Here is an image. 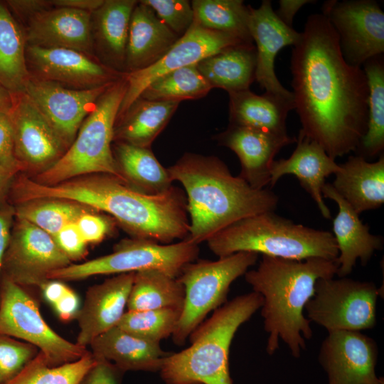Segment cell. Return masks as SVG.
I'll use <instances>...</instances> for the list:
<instances>
[{
	"mask_svg": "<svg viewBox=\"0 0 384 384\" xmlns=\"http://www.w3.org/2000/svg\"><path fill=\"white\" fill-rule=\"evenodd\" d=\"M300 131L332 159L355 151L367 129L369 89L364 70L344 58L323 14L310 15L290 59Z\"/></svg>",
	"mask_w": 384,
	"mask_h": 384,
	"instance_id": "1",
	"label": "cell"
},
{
	"mask_svg": "<svg viewBox=\"0 0 384 384\" xmlns=\"http://www.w3.org/2000/svg\"><path fill=\"white\" fill-rule=\"evenodd\" d=\"M14 193L20 203L58 198L103 211L112 215L133 238L169 244L176 239L184 240L189 231L186 197L174 186L164 193L151 195L110 174L82 176L51 186L21 176L14 184Z\"/></svg>",
	"mask_w": 384,
	"mask_h": 384,
	"instance_id": "2",
	"label": "cell"
},
{
	"mask_svg": "<svg viewBox=\"0 0 384 384\" xmlns=\"http://www.w3.org/2000/svg\"><path fill=\"white\" fill-rule=\"evenodd\" d=\"M167 171L186 194L190 225L184 240L197 245L240 220L274 211L278 204L273 191L233 176L216 156L186 153Z\"/></svg>",
	"mask_w": 384,
	"mask_h": 384,
	"instance_id": "3",
	"label": "cell"
},
{
	"mask_svg": "<svg viewBox=\"0 0 384 384\" xmlns=\"http://www.w3.org/2000/svg\"><path fill=\"white\" fill-rule=\"evenodd\" d=\"M336 260L311 257L303 260L262 255L257 267L247 270L245 281L263 298L261 316L269 334L266 351L273 355L282 340L296 358L313 336L311 321L304 315L319 279L336 275Z\"/></svg>",
	"mask_w": 384,
	"mask_h": 384,
	"instance_id": "4",
	"label": "cell"
},
{
	"mask_svg": "<svg viewBox=\"0 0 384 384\" xmlns=\"http://www.w3.org/2000/svg\"><path fill=\"white\" fill-rule=\"evenodd\" d=\"M252 292L215 309L189 335L191 346L166 357L160 375L166 384H233L229 370L230 344L239 327L261 308Z\"/></svg>",
	"mask_w": 384,
	"mask_h": 384,
	"instance_id": "5",
	"label": "cell"
},
{
	"mask_svg": "<svg viewBox=\"0 0 384 384\" xmlns=\"http://www.w3.org/2000/svg\"><path fill=\"white\" fill-rule=\"evenodd\" d=\"M206 242L219 257L239 252L296 260L311 257L336 260L338 255L332 233L295 223L274 211L240 220Z\"/></svg>",
	"mask_w": 384,
	"mask_h": 384,
	"instance_id": "6",
	"label": "cell"
},
{
	"mask_svg": "<svg viewBox=\"0 0 384 384\" xmlns=\"http://www.w3.org/2000/svg\"><path fill=\"white\" fill-rule=\"evenodd\" d=\"M127 88L124 73L100 97L62 157L33 178L36 182L51 186L82 176L110 174L125 183L112 152V142Z\"/></svg>",
	"mask_w": 384,
	"mask_h": 384,
	"instance_id": "7",
	"label": "cell"
},
{
	"mask_svg": "<svg viewBox=\"0 0 384 384\" xmlns=\"http://www.w3.org/2000/svg\"><path fill=\"white\" fill-rule=\"evenodd\" d=\"M258 254L239 252L218 260H201L186 265L176 277L184 287V302L172 334L174 343L183 345L192 331L227 302L231 284L254 265Z\"/></svg>",
	"mask_w": 384,
	"mask_h": 384,
	"instance_id": "8",
	"label": "cell"
},
{
	"mask_svg": "<svg viewBox=\"0 0 384 384\" xmlns=\"http://www.w3.org/2000/svg\"><path fill=\"white\" fill-rule=\"evenodd\" d=\"M198 252V245L186 240L161 244L145 239H125L115 245L112 253L80 264L71 263L50 272L48 279L73 281L148 269L177 277L186 265L197 258Z\"/></svg>",
	"mask_w": 384,
	"mask_h": 384,
	"instance_id": "9",
	"label": "cell"
},
{
	"mask_svg": "<svg viewBox=\"0 0 384 384\" xmlns=\"http://www.w3.org/2000/svg\"><path fill=\"white\" fill-rule=\"evenodd\" d=\"M381 290L371 282L352 279H319L304 309L307 319L328 332L361 331L376 325V304Z\"/></svg>",
	"mask_w": 384,
	"mask_h": 384,
	"instance_id": "10",
	"label": "cell"
},
{
	"mask_svg": "<svg viewBox=\"0 0 384 384\" xmlns=\"http://www.w3.org/2000/svg\"><path fill=\"white\" fill-rule=\"evenodd\" d=\"M0 292V334L37 347L50 366L75 361L88 352L52 329L42 317L35 299L21 286L2 278Z\"/></svg>",
	"mask_w": 384,
	"mask_h": 384,
	"instance_id": "11",
	"label": "cell"
},
{
	"mask_svg": "<svg viewBox=\"0 0 384 384\" xmlns=\"http://www.w3.org/2000/svg\"><path fill=\"white\" fill-rule=\"evenodd\" d=\"M323 14L336 31L345 60L359 66L384 52V13L372 0L327 1Z\"/></svg>",
	"mask_w": 384,
	"mask_h": 384,
	"instance_id": "12",
	"label": "cell"
},
{
	"mask_svg": "<svg viewBox=\"0 0 384 384\" xmlns=\"http://www.w3.org/2000/svg\"><path fill=\"white\" fill-rule=\"evenodd\" d=\"M71 264L53 238L33 224L21 219L12 229L4 255L2 278L20 286H38L48 274Z\"/></svg>",
	"mask_w": 384,
	"mask_h": 384,
	"instance_id": "13",
	"label": "cell"
},
{
	"mask_svg": "<svg viewBox=\"0 0 384 384\" xmlns=\"http://www.w3.org/2000/svg\"><path fill=\"white\" fill-rule=\"evenodd\" d=\"M241 43H248L233 35L192 23L157 62L143 70L126 73L127 88L117 119L125 113L144 90L157 78L173 70L196 65L208 56Z\"/></svg>",
	"mask_w": 384,
	"mask_h": 384,
	"instance_id": "14",
	"label": "cell"
},
{
	"mask_svg": "<svg viewBox=\"0 0 384 384\" xmlns=\"http://www.w3.org/2000/svg\"><path fill=\"white\" fill-rule=\"evenodd\" d=\"M12 96L7 114L13 128L16 159L23 169L40 174L58 161L68 147L25 93Z\"/></svg>",
	"mask_w": 384,
	"mask_h": 384,
	"instance_id": "15",
	"label": "cell"
},
{
	"mask_svg": "<svg viewBox=\"0 0 384 384\" xmlns=\"http://www.w3.org/2000/svg\"><path fill=\"white\" fill-rule=\"evenodd\" d=\"M112 83L79 90L31 75L23 93L69 147L85 119Z\"/></svg>",
	"mask_w": 384,
	"mask_h": 384,
	"instance_id": "16",
	"label": "cell"
},
{
	"mask_svg": "<svg viewBox=\"0 0 384 384\" xmlns=\"http://www.w3.org/2000/svg\"><path fill=\"white\" fill-rule=\"evenodd\" d=\"M26 59L31 75L74 89L112 83L125 73L107 67L94 56L69 48L26 45Z\"/></svg>",
	"mask_w": 384,
	"mask_h": 384,
	"instance_id": "17",
	"label": "cell"
},
{
	"mask_svg": "<svg viewBox=\"0 0 384 384\" xmlns=\"http://www.w3.org/2000/svg\"><path fill=\"white\" fill-rule=\"evenodd\" d=\"M378 348L375 341L361 331L328 332L318 360L328 384H376Z\"/></svg>",
	"mask_w": 384,
	"mask_h": 384,
	"instance_id": "18",
	"label": "cell"
},
{
	"mask_svg": "<svg viewBox=\"0 0 384 384\" xmlns=\"http://www.w3.org/2000/svg\"><path fill=\"white\" fill-rule=\"evenodd\" d=\"M248 28L256 44L255 79L265 92L294 97L292 92L285 89L277 79L274 60L282 48L298 42L301 33L278 18L270 0H263L257 9L249 6Z\"/></svg>",
	"mask_w": 384,
	"mask_h": 384,
	"instance_id": "19",
	"label": "cell"
},
{
	"mask_svg": "<svg viewBox=\"0 0 384 384\" xmlns=\"http://www.w3.org/2000/svg\"><path fill=\"white\" fill-rule=\"evenodd\" d=\"M217 140L238 156L241 164L239 176L252 188L263 189L270 185L274 156L284 146L296 142L297 138L230 124Z\"/></svg>",
	"mask_w": 384,
	"mask_h": 384,
	"instance_id": "20",
	"label": "cell"
},
{
	"mask_svg": "<svg viewBox=\"0 0 384 384\" xmlns=\"http://www.w3.org/2000/svg\"><path fill=\"white\" fill-rule=\"evenodd\" d=\"M135 272L117 274L90 287L76 319L75 343L86 348L98 336L116 326L124 314Z\"/></svg>",
	"mask_w": 384,
	"mask_h": 384,
	"instance_id": "21",
	"label": "cell"
},
{
	"mask_svg": "<svg viewBox=\"0 0 384 384\" xmlns=\"http://www.w3.org/2000/svg\"><path fill=\"white\" fill-rule=\"evenodd\" d=\"M27 23L26 45L69 48L92 55V13L55 6L37 13Z\"/></svg>",
	"mask_w": 384,
	"mask_h": 384,
	"instance_id": "22",
	"label": "cell"
},
{
	"mask_svg": "<svg viewBox=\"0 0 384 384\" xmlns=\"http://www.w3.org/2000/svg\"><path fill=\"white\" fill-rule=\"evenodd\" d=\"M297 146L287 159L274 160L271 166V188L284 175L295 176L301 186L309 193L324 218L330 219L331 211L322 195L325 180L339 170V164L331 158L316 142L299 131Z\"/></svg>",
	"mask_w": 384,
	"mask_h": 384,
	"instance_id": "23",
	"label": "cell"
},
{
	"mask_svg": "<svg viewBox=\"0 0 384 384\" xmlns=\"http://www.w3.org/2000/svg\"><path fill=\"white\" fill-rule=\"evenodd\" d=\"M324 198L336 202L338 212L333 220V235L338 255L336 275L344 277L351 273L358 260L363 266L371 259L375 252L383 247L381 236L371 234L370 228L359 218L351 206L336 191L331 183H326L322 188Z\"/></svg>",
	"mask_w": 384,
	"mask_h": 384,
	"instance_id": "24",
	"label": "cell"
},
{
	"mask_svg": "<svg viewBox=\"0 0 384 384\" xmlns=\"http://www.w3.org/2000/svg\"><path fill=\"white\" fill-rule=\"evenodd\" d=\"M178 38L149 6L138 1L129 22L125 73L143 70L154 64Z\"/></svg>",
	"mask_w": 384,
	"mask_h": 384,
	"instance_id": "25",
	"label": "cell"
},
{
	"mask_svg": "<svg viewBox=\"0 0 384 384\" xmlns=\"http://www.w3.org/2000/svg\"><path fill=\"white\" fill-rule=\"evenodd\" d=\"M339 167L331 185L357 214L384 203L383 154L374 162L351 156Z\"/></svg>",
	"mask_w": 384,
	"mask_h": 384,
	"instance_id": "26",
	"label": "cell"
},
{
	"mask_svg": "<svg viewBox=\"0 0 384 384\" xmlns=\"http://www.w3.org/2000/svg\"><path fill=\"white\" fill-rule=\"evenodd\" d=\"M137 2L105 0L92 14V43L97 47L101 62L120 73H125L129 22Z\"/></svg>",
	"mask_w": 384,
	"mask_h": 384,
	"instance_id": "27",
	"label": "cell"
},
{
	"mask_svg": "<svg viewBox=\"0 0 384 384\" xmlns=\"http://www.w3.org/2000/svg\"><path fill=\"white\" fill-rule=\"evenodd\" d=\"M96 358L106 359L122 371H159L171 353L159 343L137 337L117 326L96 337L89 345Z\"/></svg>",
	"mask_w": 384,
	"mask_h": 384,
	"instance_id": "28",
	"label": "cell"
},
{
	"mask_svg": "<svg viewBox=\"0 0 384 384\" xmlns=\"http://www.w3.org/2000/svg\"><path fill=\"white\" fill-rule=\"evenodd\" d=\"M230 124L250 127L277 134H287L286 119L294 110V97L249 90L228 93Z\"/></svg>",
	"mask_w": 384,
	"mask_h": 384,
	"instance_id": "29",
	"label": "cell"
},
{
	"mask_svg": "<svg viewBox=\"0 0 384 384\" xmlns=\"http://www.w3.org/2000/svg\"><path fill=\"white\" fill-rule=\"evenodd\" d=\"M212 88L228 93L249 90L255 80L256 49L253 43L228 47L196 64Z\"/></svg>",
	"mask_w": 384,
	"mask_h": 384,
	"instance_id": "30",
	"label": "cell"
},
{
	"mask_svg": "<svg viewBox=\"0 0 384 384\" xmlns=\"http://www.w3.org/2000/svg\"><path fill=\"white\" fill-rule=\"evenodd\" d=\"M179 103L139 97L116 119L113 140L150 148L169 123Z\"/></svg>",
	"mask_w": 384,
	"mask_h": 384,
	"instance_id": "31",
	"label": "cell"
},
{
	"mask_svg": "<svg viewBox=\"0 0 384 384\" xmlns=\"http://www.w3.org/2000/svg\"><path fill=\"white\" fill-rule=\"evenodd\" d=\"M112 152L120 174L130 187L156 195L173 186L167 169L160 164L150 148L117 142Z\"/></svg>",
	"mask_w": 384,
	"mask_h": 384,
	"instance_id": "32",
	"label": "cell"
},
{
	"mask_svg": "<svg viewBox=\"0 0 384 384\" xmlns=\"http://www.w3.org/2000/svg\"><path fill=\"white\" fill-rule=\"evenodd\" d=\"M24 31L0 2V85L11 94L23 92L31 77L26 59Z\"/></svg>",
	"mask_w": 384,
	"mask_h": 384,
	"instance_id": "33",
	"label": "cell"
},
{
	"mask_svg": "<svg viewBox=\"0 0 384 384\" xmlns=\"http://www.w3.org/2000/svg\"><path fill=\"white\" fill-rule=\"evenodd\" d=\"M184 296V287L176 277L159 270H143L134 273L127 308V311L182 309Z\"/></svg>",
	"mask_w": 384,
	"mask_h": 384,
	"instance_id": "34",
	"label": "cell"
},
{
	"mask_svg": "<svg viewBox=\"0 0 384 384\" xmlns=\"http://www.w3.org/2000/svg\"><path fill=\"white\" fill-rule=\"evenodd\" d=\"M369 89L367 129L355 152L365 159L380 156L384 149V66L381 55L364 64Z\"/></svg>",
	"mask_w": 384,
	"mask_h": 384,
	"instance_id": "35",
	"label": "cell"
},
{
	"mask_svg": "<svg viewBox=\"0 0 384 384\" xmlns=\"http://www.w3.org/2000/svg\"><path fill=\"white\" fill-rule=\"evenodd\" d=\"M193 21L201 27L233 35L252 43L248 28L249 6L241 0H193Z\"/></svg>",
	"mask_w": 384,
	"mask_h": 384,
	"instance_id": "36",
	"label": "cell"
},
{
	"mask_svg": "<svg viewBox=\"0 0 384 384\" xmlns=\"http://www.w3.org/2000/svg\"><path fill=\"white\" fill-rule=\"evenodd\" d=\"M92 211L96 210L72 201L44 198L21 203L15 215L17 219L26 220L53 237L82 214Z\"/></svg>",
	"mask_w": 384,
	"mask_h": 384,
	"instance_id": "37",
	"label": "cell"
},
{
	"mask_svg": "<svg viewBox=\"0 0 384 384\" xmlns=\"http://www.w3.org/2000/svg\"><path fill=\"white\" fill-rule=\"evenodd\" d=\"M96 361L88 351L75 361L50 366L39 351L16 375L2 384H80Z\"/></svg>",
	"mask_w": 384,
	"mask_h": 384,
	"instance_id": "38",
	"label": "cell"
},
{
	"mask_svg": "<svg viewBox=\"0 0 384 384\" xmlns=\"http://www.w3.org/2000/svg\"><path fill=\"white\" fill-rule=\"evenodd\" d=\"M213 88L196 65L169 72L149 84L139 97L155 101L177 102L206 96Z\"/></svg>",
	"mask_w": 384,
	"mask_h": 384,
	"instance_id": "39",
	"label": "cell"
},
{
	"mask_svg": "<svg viewBox=\"0 0 384 384\" xmlns=\"http://www.w3.org/2000/svg\"><path fill=\"white\" fill-rule=\"evenodd\" d=\"M181 309L165 308L124 312L117 326L145 341L160 343L172 336Z\"/></svg>",
	"mask_w": 384,
	"mask_h": 384,
	"instance_id": "40",
	"label": "cell"
},
{
	"mask_svg": "<svg viewBox=\"0 0 384 384\" xmlns=\"http://www.w3.org/2000/svg\"><path fill=\"white\" fill-rule=\"evenodd\" d=\"M38 352L31 343L0 334V384L16 375Z\"/></svg>",
	"mask_w": 384,
	"mask_h": 384,
	"instance_id": "41",
	"label": "cell"
},
{
	"mask_svg": "<svg viewBox=\"0 0 384 384\" xmlns=\"http://www.w3.org/2000/svg\"><path fill=\"white\" fill-rule=\"evenodd\" d=\"M156 16L179 37L191 26L193 11L191 4L186 0H142Z\"/></svg>",
	"mask_w": 384,
	"mask_h": 384,
	"instance_id": "42",
	"label": "cell"
},
{
	"mask_svg": "<svg viewBox=\"0 0 384 384\" xmlns=\"http://www.w3.org/2000/svg\"><path fill=\"white\" fill-rule=\"evenodd\" d=\"M60 250L70 261L80 260L87 254V243L80 233L75 223L63 228L53 237Z\"/></svg>",
	"mask_w": 384,
	"mask_h": 384,
	"instance_id": "43",
	"label": "cell"
},
{
	"mask_svg": "<svg viewBox=\"0 0 384 384\" xmlns=\"http://www.w3.org/2000/svg\"><path fill=\"white\" fill-rule=\"evenodd\" d=\"M75 225L87 244L101 242L112 228L110 220L96 214L95 211L82 214L76 220Z\"/></svg>",
	"mask_w": 384,
	"mask_h": 384,
	"instance_id": "44",
	"label": "cell"
},
{
	"mask_svg": "<svg viewBox=\"0 0 384 384\" xmlns=\"http://www.w3.org/2000/svg\"><path fill=\"white\" fill-rule=\"evenodd\" d=\"M0 166L16 171L23 169L15 154L13 128L6 113H0Z\"/></svg>",
	"mask_w": 384,
	"mask_h": 384,
	"instance_id": "45",
	"label": "cell"
},
{
	"mask_svg": "<svg viewBox=\"0 0 384 384\" xmlns=\"http://www.w3.org/2000/svg\"><path fill=\"white\" fill-rule=\"evenodd\" d=\"M96 359L95 364L87 371L80 384H121L124 372L106 359Z\"/></svg>",
	"mask_w": 384,
	"mask_h": 384,
	"instance_id": "46",
	"label": "cell"
},
{
	"mask_svg": "<svg viewBox=\"0 0 384 384\" xmlns=\"http://www.w3.org/2000/svg\"><path fill=\"white\" fill-rule=\"evenodd\" d=\"M15 209L6 205L0 206V284L2 279L3 262L9 244Z\"/></svg>",
	"mask_w": 384,
	"mask_h": 384,
	"instance_id": "47",
	"label": "cell"
},
{
	"mask_svg": "<svg viewBox=\"0 0 384 384\" xmlns=\"http://www.w3.org/2000/svg\"><path fill=\"white\" fill-rule=\"evenodd\" d=\"M53 306L60 319L64 321L76 318L80 309L79 297L70 288Z\"/></svg>",
	"mask_w": 384,
	"mask_h": 384,
	"instance_id": "48",
	"label": "cell"
},
{
	"mask_svg": "<svg viewBox=\"0 0 384 384\" xmlns=\"http://www.w3.org/2000/svg\"><path fill=\"white\" fill-rule=\"evenodd\" d=\"M7 4L17 15L28 20L37 13L51 8L52 6L50 1L42 0L8 1Z\"/></svg>",
	"mask_w": 384,
	"mask_h": 384,
	"instance_id": "49",
	"label": "cell"
},
{
	"mask_svg": "<svg viewBox=\"0 0 384 384\" xmlns=\"http://www.w3.org/2000/svg\"><path fill=\"white\" fill-rule=\"evenodd\" d=\"M311 0H280L278 9L274 11L278 18L287 26L292 27L294 17L305 4L312 3Z\"/></svg>",
	"mask_w": 384,
	"mask_h": 384,
	"instance_id": "50",
	"label": "cell"
},
{
	"mask_svg": "<svg viewBox=\"0 0 384 384\" xmlns=\"http://www.w3.org/2000/svg\"><path fill=\"white\" fill-rule=\"evenodd\" d=\"M69 288L57 279H48L40 286L44 298L52 305L58 301Z\"/></svg>",
	"mask_w": 384,
	"mask_h": 384,
	"instance_id": "51",
	"label": "cell"
},
{
	"mask_svg": "<svg viewBox=\"0 0 384 384\" xmlns=\"http://www.w3.org/2000/svg\"><path fill=\"white\" fill-rule=\"evenodd\" d=\"M105 0H53L50 1L52 6L65 7L90 13L95 11Z\"/></svg>",
	"mask_w": 384,
	"mask_h": 384,
	"instance_id": "52",
	"label": "cell"
},
{
	"mask_svg": "<svg viewBox=\"0 0 384 384\" xmlns=\"http://www.w3.org/2000/svg\"><path fill=\"white\" fill-rule=\"evenodd\" d=\"M17 171L0 166V200L6 191L10 181Z\"/></svg>",
	"mask_w": 384,
	"mask_h": 384,
	"instance_id": "53",
	"label": "cell"
},
{
	"mask_svg": "<svg viewBox=\"0 0 384 384\" xmlns=\"http://www.w3.org/2000/svg\"><path fill=\"white\" fill-rule=\"evenodd\" d=\"M12 94L0 85V113L7 114L12 106Z\"/></svg>",
	"mask_w": 384,
	"mask_h": 384,
	"instance_id": "54",
	"label": "cell"
},
{
	"mask_svg": "<svg viewBox=\"0 0 384 384\" xmlns=\"http://www.w3.org/2000/svg\"><path fill=\"white\" fill-rule=\"evenodd\" d=\"M376 384H384V380H383V378L381 377V378H380V380H379V382L377 383Z\"/></svg>",
	"mask_w": 384,
	"mask_h": 384,
	"instance_id": "55",
	"label": "cell"
},
{
	"mask_svg": "<svg viewBox=\"0 0 384 384\" xmlns=\"http://www.w3.org/2000/svg\"><path fill=\"white\" fill-rule=\"evenodd\" d=\"M0 301H1V292H0Z\"/></svg>",
	"mask_w": 384,
	"mask_h": 384,
	"instance_id": "56",
	"label": "cell"
}]
</instances>
